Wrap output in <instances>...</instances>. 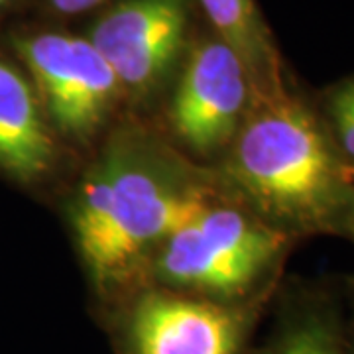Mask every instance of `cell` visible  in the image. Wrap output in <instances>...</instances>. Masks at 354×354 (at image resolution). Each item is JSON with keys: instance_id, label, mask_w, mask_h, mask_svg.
<instances>
[{"instance_id": "obj_1", "label": "cell", "mask_w": 354, "mask_h": 354, "mask_svg": "<svg viewBox=\"0 0 354 354\" xmlns=\"http://www.w3.org/2000/svg\"><path fill=\"white\" fill-rule=\"evenodd\" d=\"M209 205V187L169 169L136 142L118 140L83 179L71 225L91 276L106 286L127 278Z\"/></svg>"}, {"instance_id": "obj_2", "label": "cell", "mask_w": 354, "mask_h": 354, "mask_svg": "<svg viewBox=\"0 0 354 354\" xmlns=\"http://www.w3.org/2000/svg\"><path fill=\"white\" fill-rule=\"evenodd\" d=\"M232 142L230 174L270 225L323 228L346 211V167L315 114L286 88L254 95Z\"/></svg>"}, {"instance_id": "obj_3", "label": "cell", "mask_w": 354, "mask_h": 354, "mask_svg": "<svg viewBox=\"0 0 354 354\" xmlns=\"http://www.w3.org/2000/svg\"><path fill=\"white\" fill-rule=\"evenodd\" d=\"M286 244V230L213 203L156 248V270L176 288L232 297L248 290Z\"/></svg>"}, {"instance_id": "obj_4", "label": "cell", "mask_w": 354, "mask_h": 354, "mask_svg": "<svg viewBox=\"0 0 354 354\" xmlns=\"http://www.w3.org/2000/svg\"><path fill=\"white\" fill-rule=\"evenodd\" d=\"M53 130L91 138L104 124L122 91L113 67L85 36L67 32H26L12 38Z\"/></svg>"}, {"instance_id": "obj_5", "label": "cell", "mask_w": 354, "mask_h": 354, "mask_svg": "<svg viewBox=\"0 0 354 354\" xmlns=\"http://www.w3.org/2000/svg\"><path fill=\"white\" fill-rule=\"evenodd\" d=\"M252 88L236 51L221 38L203 39L187 55L169 104V124L191 150L216 152L236 136Z\"/></svg>"}, {"instance_id": "obj_6", "label": "cell", "mask_w": 354, "mask_h": 354, "mask_svg": "<svg viewBox=\"0 0 354 354\" xmlns=\"http://www.w3.org/2000/svg\"><path fill=\"white\" fill-rule=\"evenodd\" d=\"M187 26V0H116L87 38L113 67L122 91L148 95L183 53Z\"/></svg>"}, {"instance_id": "obj_7", "label": "cell", "mask_w": 354, "mask_h": 354, "mask_svg": "<svg viewBox=\"0 0 354 354\" xmlns=\"http://www.w3.org/2000/svg\"><path fill=\"white\" fill-rule=\"evenodd\" d=\"M244 321L241 313L201 299L148 293L130 319L134 354H236Z\"/></svg>"}, {"instance_id": "obj_8", "label": "cell", "mask_w": 354, "mask_h": 354, "mask_svg": "<svg viewBox=\"0 0 354 354\" xmlns=\"http://www.w3.org/2000/svg\"><path fill=\"white\" fill-rule=\"evenodd\" d=\"M57 160L50 118L30 75L0 55V169L20 181H36Z\"/></svg>"}, {"instance_id": "obj_9", "label": "cell", "mask_w": 354, "mask_h": 354, "mask_svg": "<svg viewBox=\"0 0 354 354\" xmlns=\"http://www.w3.org/2000/svg\"><path fill=\"white\" fill-rule=\"evenodd\" d=\"M213 24L216 38L241 55L252 79L254 95L279 91L278 51L254 0H197Z\"/></svg>"}, {"instance_id": "obj_10", "label": "cell", "mask_w": 354, "mask_h": 354, "mask_svg": "<svg viewBox=\"0 0 354 354\" xmlns=\"http://www.w3.org/2000/svg\"><path fill=\"white\" fill-rule=\"evenodd\" d=\"M270 354H341V346L327 321L304 317L279 337Z\"/></svg>"}, {"instance_id": "obj_11", "label": "cell", "mask_w": 354, "mask_h": 354, "mask_svg": "<svg viewBox=\"0 0 354 354\" xmlns=\"http://www.w3.org/2000/svg\"><path fill=\"white\" fill-rule=\"evenodd\" d=\"M329 109L341 148L348 158L354 160V101L342 85L333 93Z\"/></svg>"}, {"instance_id": "obj_12", "label": "cell", "mask_w": 354, "mask_h": 354, "mask_svg": "<svg viewBox=\"0 0 354 354\" xmlns=\"http://www.w3.org/2000/svg\"><path fill=\"white\" fill-rule=\"evenodd\" d=\"M106 0H46L53 12L64 14V16H77L85 14L102 6Z\"/></svg>"}, {"instance_id": "obj_13", "label": "cell", "mask_w": 354, "mask_h": 354, "mask_svg": "<svg viewBox=\"0 0 354 354\" xmlns=\"http://www.w3.org/2000/svg\"><path fill=\"white\" fill-rule=\"evenodd\" d=\"M14 4H16V0H0V14H4L6 10H10Z\"/></svg>"}, {"instance_id": "obj_14", "label": "cell", "mask_w": 354, "mask_h": 354, "mask_svg": "<svg viewBox=\"0 0 354 354\" xmlns=\"http://www.w3.org/2000/svg\"><path fill=\"white\" fill-rule=\"evenodd\" d=\"M342 87L346 88V93L351 95V99L354 101V79H351V81H346V83H342Z\"/></svg>"}, {"instance_id": "obj_15", "label": "cell", "mask_w": 354, "mask_h": 354, "mask_svg": "<svg viewBox=\"0 0 354 354\" xmlns=\"http://www.w3.org/2000/svg\"><path fill=\"white\" fill-rule=\"evenodd\" d=\"M346 211H348V216H351V227L354 228V195L351 197V203H348Z\"/></svg>"}]
</instances>
